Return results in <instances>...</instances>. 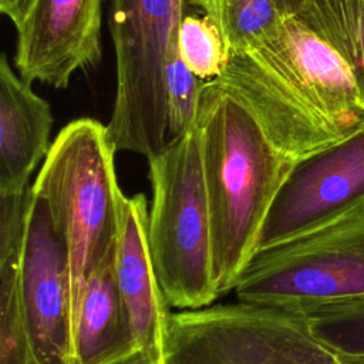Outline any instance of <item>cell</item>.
<instances>
[{
    "label": "cell",
    "instance_id": "ac0fdd59",
    "mask_svg": "<svg viewBox=\"0 0 364 364\" xmlns=\"http://www.w3.org/2000/svg\"><path fill=\"white\" fill-rule=\"evenodd\" d=\"M178 48L185 64L202 80L218 78L228 63L223 37L206 14H186L178 27Z\"/></svg>",
    "mask_w": 364,
    "mask_h": 364
},
{
    "label": "cell",
    "instance_id": "ffe728a7",
    "mask_svg": "<svg viewBox=\"0 0 364 364\" xmlns=\"http://www.w3.org/2000/svg\"><path fill=\"white\" fill-rule=\"evenodd\" d=\"M28 0H0V13L14 23L23 13Z\"/></svg>",
    "mask_w": 364,
    "mask_h": 364
},
{
    "label": "cell",
    "instance_id": "9c48e42d",
    "mask_svg": "<svg viewBox=\"0 0 364 364\" xmlns=\"http://www.w3.org/2000/svg\"><path fill=\"white\" fill-rule=\"evenodd\" d=\"M104 0H28L13 23L17 34L14 65L27 81L68 87L77 71L102 58Z\"/></svg>",
    "mask_w": 364,
    "mask_h": 364
},
{
    "label": "cell",
    "instance_id": "9a60e30c",
    "mask_svg": "<svg viewBox=\"0 0 364 364\" xmlns=\"http://www.w3.org/2000/svg\"><path fill=\"white\" fill-rule=\"evenodd\" d=\"M21 256L23 249L0 255V364H37L21 303Z\"/></svg>",
    "mask_w": 364,
    "mask_h": 364
},
{
    "label": "cell",
    "instance_id": "7c38bea8",
    "mask_svg": "<svg viewBox=\"0 0 364 364\" xmlns=\"http://www.w3.org/2000/svg\"><path fill=\"white\" fill-rule=\"evenodd\" d=\"M115 247L85 286L73 331L74 364H131L142 360L136 354L118 289Z\"/></svg>",
    "mask_w": 364,
    "mask_h": 364
},
{
    "label": "cell",
    "instance_id": "ba28073f",
    "mask_svg": "<svg viewBox=\"0 0 364 364\" xmlns=\"http://www.w3.org/2000/svg\"><path fill=\"white\" fill-rule=\"evenodd\" d=\"M20 293L37 364H74L68 252L43 199L33 193Z\"/></svg>",
    "mask_w": 364,
    "mask_h": 364
},
{
    "label": "cell",
    "instance_id": "277c9868",
    "mask_svg": "<svg viewBox=\"0 0 364 364\" xmlns=\"http://www.w3.org/2000/svg\"><path fill=\"white\" fill-rule=\"evenodd\" d=\"M148 169L146 236L164 294L178 310L210 306L219 294L198 124L148 158Z\"/></svg>",
    "mask_w": 364,
    "mask_h": 364
},
{
    "label": "cell",
    "instance_id": "5b68a950",
    "mask_svg": "<svg viewBox=\"0 0 364 364\" xmlns=\"http://www.w3.org/2000/svg\"><path fill=\"white\" fill-rule=\"evenodd\" d=\"M185 13V0H112L115 95L105 125L117 152L148 159L168 145L165 61Z\"/></svg>",
    "mask_w": 364,
    "mask_h": 364
},
{
    "label": "cell",
    "instance_id": "52a82bcc",
    "mask_svg": "<svg viewBox=\"0 0 364 364\" xmlns=\"http://www.w3.org/2000/svg\"><path fill=\"white\" fill-rule=\"evenodd\" d=\"M361 206L364 125L293 165L270 208L257 250L314 230Z\"/></svg>",
    "mask_w": 364,
    "mask_h": 364
},
{
    "label": "cell",
    "instance_id": "4fadbf2b",
    "mask_svg": "<svg viewBox=\"0 0 364 364\" xmlns=\"http://www.w3.org/2000/svg\"><path fill=\"white\" fill-rule=\"evenodd\" d=\"M185 3L186 7L196 9L216 23L228 60L269 36L283 16L276 0H185Z\"/></svg>",
    "mask_w": 364,
    "mask_h": 364
},
{
    "label": "cell",
    "instance_id": "e0dca14e",
    "mask_svg": "<svg viewBox=\"0 0 364 364\" xmlns=\"http://www.w3.org/2000/svg\"><path fill=\"white\" fill-rule=\"evenodd\" d=\"M203 82L182 60L176 37L165 61L168 144L185 135L198 124Z\"/></svg>",
    "mask_w": 364,
    "mask_h": 364
},
{
    "label": "cell",
    "instance_id": "44dd1931",
    "mask_svg": "<svg viewBox=\"0 0 364 364\" xmlns=\"http://www.w3.org/2000/svg\"><path fill=\"white\" fill-rule=\"evenodd\" d=\"M131 364H148V363L144 361V360H136V361H134V363H131Z\"/></svg>",
    "mask_w": 364,
    "mask_h": 364
},
{
    "label": "cell",
    "instance_id": "7a4b0ae2",
    "mask_svg": "<svg viewBox=\"0 0 364 364\" xmlns=\"http://www.w3.org/2000/svg\"><path fill=\"white\" fill-rule=\"evenodd\" d=\"M198 128L219 297L233 291L257 250L270 208L296 162L216 81H205Z\"/></svg>",
    "mask_w": 364,
    "mask_h": 364
},
{
    "label": "cell",
    "instance_id": "2e32d148",
    "mask_svg": "<svg viewBox=\"0 0 364 364\" xmlns=\"http://www.w3.org/2000/svg\"><path fill=\"white\" fill-rule=\"evenodd\" d=\"M283 13H290L327 41L347 63L355 31L363 17L364 0H276Z\"/></svg>",
    "mask_w": 364,
    "mask_h": 364
},
{
    "label": "cell",
    "instance_id": "8fae6325",
    "mask_svg": "<svg viewBox=\"0 0 364 364\" xmlns=\"http://www.w3.org/2000/svg\"><path fill=\"white\" fill-rule=\"evenodd\" d=\"M50 102L11 68L7 53L0 55V193L23 192L31 185L37 165L51 144Z\"/></svg>",
    "mask_w": 364,
    "mask_h": 364
},
{
    "label": "cell",
    "instance_id": "30bf717a",
    "mask_svg": "<svg viewBox=\"0 0 364 364\" xmlns=\"http://www.w3.org/2000/svg\"><path fill=\"white\" fill-rule=\"evenodd\" d=\"M148 210L144 193L124 195L115 269L136 354L148 364H165L172 311L159 284L148 245Z\"/></svg>",
    "mask_w": 364,
    "mask_h": 364
},
{
    "label": "cell",
    "instance_id": "5bb4252c",
    "mask_svg": "<svg viewBox=\"0 0 364 364\" xmlns=\"http://www.w3.org/2000/svg\"><path fill=\"white\" fill-rule=\"evenodd\" d=\"M340 364H364V297L300 310Z\"/></svg>",
    "mask_w": 364,
    "mask_h": 364
},
{
    "label": "cell",
    "instance_id": "d6986e66",
    "mask_svg": "<svg viewBox=\"0 0 364 364\" xmlns=\"http://www.w3.org/2000/svg\"><path fill=\"white\" fill-rule=\"evenodd\" d=\"M348 65L353 71V75L360 92V98L364 104V10H363V17L353 41Z\"/></svg>",
    "mask_w": 364,
    "mask_h": 364
},
{
    "label": "cell",
    "instance_id": "3957f363",
    "mask_svg": "<svg viewBox=\"0 0 364 364\" xmlns=\"http://www.w3.org/2000/svg\"><path fill=\"white\" fill-rule=\"evenodd\" d=\"M115 154L107 125L74 119L51 142L31 185L68 252L73 331L90 276L117 245L124 193Z\"/></svg>",
    "mask_w": 364,
    "mask_h": 364
},
{
    "label": "cell",
    "instance_id": "8992f818",
    "mask_svg": "<svg viewBox=\"0 0 364 364\" xmlns=\"http://www.w3.org/2000/svg\"><path fill=\"white\" fill-rule=\"evenodd\" d=\"M233 293L240 301L293 310L364 297V206L257 250Z\"/></svg>",
    "mask_w": 364,
    "mask_h": 364
},
{
    "label": "cell",
    "instance_id": "6da1fadb",
    "mask_svg": "<svg viewBox=\"0 0 364 364\" xmlns=\"http://www.w3.org/2000/svg\"><path fill=\"white\" fill-rule=\"evenodd\" d=\"M212 81L293 162L364 125V104L348 63L290 13L253 47L230 55Z\"/></svg>",
    "mask_w": 364,
    "mask_h": 364
}]
</instances>
